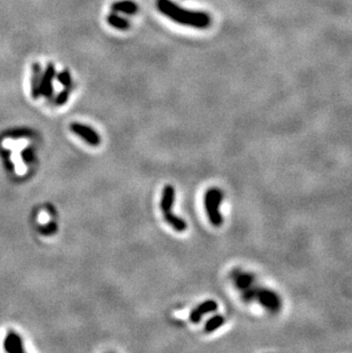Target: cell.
<instances>
[{"mask_svg": "<svg viewBox=\"0 0 352 353\" xmlns=\"http://www.w3.org/2000/svg\"><path fill=\"white\" fill-rule=\"evenodd\" d=\"M157 6L160 13L177 24L196 29L208 28L211 24V17L208 14L179 7V5L174 4L170 0H158Z\"/></svg>", "mask_w": 352, "mask_h": 353, "instance_id": "1", "label": "cell"}, {"mask_svg": "<svg viewBox=\"0 0 352 353\" xmlns=\"http://www.w3.org/2000/svg\"><path fill=\"white\" fill-rule=\"evenodd\" d=\"M222 200H223V193L218 187H211L205 194L206 213H207L209 222L214 226H221L223 224V218L219 210Z\"/></svg>", "mask_w": 352, "mask_h": 353, "instance_id": "2", "label": "cell"}, {"mask_svg": "<svg viewBox=\"0 0 352 353\" xmlns=\"http://www.w3.org/2000/svg\"><path fill=\"white\" fill-rule=\"evenodd\" d=\"M70 129L73 134L79 136L90 147H99L101 144V136L99 135V133L95 129L89 127V126L80 124V122H72L70 125Z\"/></svg>", "mask_w": 352, "mask_h": 353, "instance_id": "3", "label": "cell"}, {"mask_svg": "<svg viewBox=\"0 0 352 353\" xmlns=\"http://www.w3.org/2000/svg\"><path fill=\"white\" fill-rule=\"evenodd\" d=\"M55 76H56V72H55L54 67L51 64H48L46 71H45V73L40 78L37 97L40 95L50 97L51 95V93H53V80Z\"/></svg>", "mask_w": 352, "mask_h": 353, "instance_id": "4", "label": "cell"}, {"mask_svg": "<svg viewBox=\"0 0 352 353\" xmlns=\"http://www.w3.org/2000/svg\"><path fill=\"white\" fill-rule=\"evenodd\" d=\"M218 303L213 300H208L202 302L201 304H199L197 306V309L192 310L191 313H190V321L193 323H198L201 320L202 316L206 315V313H211L214 312V311L218 310Z\"/></svg>", "mask_w": 352, "mask_h": 353, "instance_id": "5", "label": "cell"}, {"mask_svg": "<svg viewBox=\"0 0 352 353\" xmlns=\"http://www.w3.org/2000/svg\"><path fill=\"white\" fill-rule=\"evenodd\" d=\"M174 202H175V189L170 184H167V185L164 186L160 200V208L163 210V213L172 212Z\"/></svg>", "mask_w": 352, "mask_h": 353, "instance_id": "6", "label": "cell"}, {"mask_svg": "<svg viewBox=\"0 0 352 353\" xmlns=\"http://www.w3.org/2000/svg\"><path fill=\"white\" fill-rule=\"evenodd\" d=\"M4 349L7 352H24L21 336L15 332H8L4 341Z\"/></svg>", "mask_w": 352, "mask_h": 353, "instance_id": "7", "label": "cell"}, {"mask_svg": "<svg viewBox=\"0 0 352 353\" xmlns=\"http://www.w3.org/2000/svg\"><path fill=\"white\" fill-rule=\"evenodd\" d=\"M112 9L115 12H119L127 15H133L138 11L137 5L134 1H132V0H121V1L115 2L112 5Z\"/></svg>", "mask_w": 352, "mask_h": 353, "instance_id": "8", "label": "cell"}, {"mask_svg": "<svg viewBox=\"0 0 352 353\" xmlns=\"http://www.w3.org/2000/svg\"><path fill=\"white\" fill-rule=\"evenodd\" d=\"M164 216H165V219H166V222L168 223V224L172 226L174 230H176L177 232H184L186 229H188V224H186V222L184 221L183 219H181L177 215H175V214H173L172 212L164 213Z\"/></svg>", "mask_w": 352, "mask_h": 353, "instance_id": "9", "label": "cell"}, {"mask_svg": "<svg viewBox=\"0 0 352 353\" xmlns=\"http://www.w3.org/2000/svg\"><path fill=\"white\" fill-rule=\"evenodd\" d=\"M108 22L111 27L118 29V30H126L129 27L127 19L122 17V16H119L118 14H110L108 16Z\"/></svg>", "mask_w": 352, "mask_h": 353, "instance_id": "10", "label": "cell"}, {"mask_svg": "<svg viewBox=\"0 0 352 353\" xmlns=\"http://www.w3.org/2000/svg\"><path fill=\"white\" fill-rule=\"evenodd\" d=\"M225 321L224 317L223 316H215L213 317V318H211L208 320L207 322H206V326H205V332L206 333H213L215 332L216 329H218L219 327L223 326V323Z\"/></svg>", "mask_w": 352, "mask_h": 353, "instance_id": "11", "label": "cell"}, {"mask_svg": "<svg viewBox=\"0 0 352 353\" xmlns=\"http://www.w3.org/2000/svg\"><path fill=\"white\" fill-rule=\"evenodd\" d=\"M70 90H71V87H64V89L62 90V92H61L59 95H57L56 101H55V103H56L57 105L66 104V103L67 102V100H69Z\"/></svg>", "mask_w": 352, "mask_h": 353, "instance_id": "12", "label": "cell"}, {"mask_svg": "<svg viewBox=\"0 0 352 353\" xmlns=\"http://www.w3.org/2000/svg\"><path fill=\"white\" fill-rule=\"evenodd\" d=\"M57 80L60 84H62L64 87H71V76L69 71H63L62 73L57 74Z\"/></svg>", "mask_w": 352, "mask_h": 353, "instance_id": "13", "label": "cell"}]
</instances>
